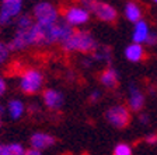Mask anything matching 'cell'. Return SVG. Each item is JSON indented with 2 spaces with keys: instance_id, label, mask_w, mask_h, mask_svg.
<instances>
[{
  "instance_id": "cell-1",
  "label": "cell",
  "mask_w": 157,
  "mask_h": 155,
  "mask_svg": "<svg viewBox=\"0 0 157 155\" xmlns=\"http://www.w3.org/2000/svg\"><path fill=\"white\" fill-rule=\"evenodd\" d=\"M60 45L65 52H80V53H93L100 46L94 35L86 29H75L69 39H66Z\"/></svg>"
},
{
  "instance_id": "cell-2",
  "label": "cell",
  "mask_w": 157,
  "mask_h": 155,
  "mask_svg": "<svg viewBox=\"0 0 157 155\" xmlns=\"http://www.w3.org/2000/svg\"><path fill=\"white\" fill-rule=\"evenodd\" d=\"M83 9H86L90 14L98 18L102 23H114L118 18V11L114 6L100 2V0H78Z\"/></svg>"
},
{
  "instance_id": "cell-3",
  "label": "cell",
  "mask_w": 157,
  "mask_h": 155,
  "mask_svg": "<svg viewBox=\"0 0 157 155\" xmlns=\"http://www.w3.org/2000/svg\"><path fill=\"white\" fill-rule=\"evenodd\" d=\"M105 120L115 129H124L131 122V113L125 105H114L109 106L105 112Z\"/></svg>"
},
{
  "instance_id": "cell-4",
  "label": "cell",
  "mask_w": 157,
  "mask_h": 155,
  "mask_svg": "<svg viewBox=\"0 0 157 155\" xmlns=\"http://www.w3.org/2000/svg\"><path fill=\"white\" fill-rule=\"evenodd\" d=\"M34 18L39 24H55L59 20V13L53 4L48 2H39L34 7Z\"/></svg>"
},
{
  "instance_id": "cell-5",
  "label": "cell",
  "mask_w": 157,
  "mask_h": 155,
  "mask_svg": "<svg viewBox=\"0 0 157 155\" xmlns=\"http://www.w3.org/2000/svg\"><path fill=\"white\" fill-rule=\"evenodd\" d=\"M44 84V77L38 70L29 68L21 77L20 81V88L24 94H36Z\"/></svg>"
},
{
  "instance_id": "cell-6",
  "label": "cell",
  "mask_w": 157,
  "mask_h": 155,
  "mask_svg": "<svg viewBox=\"0 0 157 155\" xmlns=\"http://www.w3.org/2000/svg\"><path fill=\"white\" fill-rule=\"evenodd\" d=\"M69 25L75 27H80L88 23L90 20V13L86 9H83L82 6H72L67 7L65 11V18H63Z\"/></svg>"
},
{
  "instance_id": "cell-7",
  "label": "cell",
  "mask_w": 157,
  "mask_h": 155,
  "mask_svg": "<svg viewBox=\"0 0 157 155\" xmlns=\"http://www.w3.org/2000/svg\"><path fill=\"white\" fill-rule=\"evenodd\" d=\"M23 0H2L0 7V24L6 25L10 23V20L17 17L21 11Z\"/></svg>"
},
{
  "instance_id": "cell-8",
  "label": "cell",
  "mask_w": 157,
  "mask_h": 155,
  "mask_svg": "<svg viewBox=\"0 0 157 155\" xmlns=\"http://www.w3.org/2000/svg\"><path fill=\"white\" fill-rule=\"evenodd\" d=\"M128 105L131 108V110L139 112L143 109L144 106V95L139 87L135 84H129V90H128Z\"/></svg>"
},
{
  "instance_id": "cell-9",
  "label": "cell",
  "mask_w": 157,
  "mask_h": 155,
  "mask_svg": "<svg viewBox=\"0 0 157 155\" xmlns=\"http://www.w3.org/2000/svg\"><path fill=\"white\" fill-rule=\"evenodd\" d=\"M29 142H31V147L38 151H42L45 148H49V147H52L53 144L56 142V138L48 133H35L31 136L29 138Z\"/></svg>"
},
{
  "instance_id": "cell-10",
  "label": "cell",
  "mask_w": 157,
  "mask_h": 155,
  "mask_svg": "<svg viewBox=\"0 0 157 155\" xmlns=\"http://www.w3.org/2000/svg\"><path fill=\"white\" fill-rule=\"evenodd\" d=\"M44 102L45 105L49 108V109H59V108L63 105V95L62 92H59L56 90H52V88H48V90L44 91Z\"/></svg>"
},
{
  "instance_id": "cell-11",
  "label": "cell",
  "mask_w": 157,
  "mask_h": 155,
  "mask_svg": "<svg viewBox=\"0 0 157 155\" xmlns=\"http://www.w3.org/2000/svg\"><path fill=\"white\" fill-rule=\"evenodd\" d=\"M150 34V28H149V24L143 20L135 23V27H133V31H132V41L133 43H146L147 41V36Z\"/></svg>"
},
{
  "instance_id": "cell-12",
  "label": "cell",
  "mask_w": 157,
  "mask_h": 155,
  "mask_svg": "<svg viewBox=\"0 0 157 155\" xmlns=\"http://www.w3.org/2000/svg\"><path fill=\"white\" fill-rule=\"evenodd\" d=\"M124 53H125V57L129 61H132V63H139V61H142L144 59V56H146L143 46L139 45V43H133V42L125 48Z\"/></svg>"
},
{
  "instance_id": "cell-13",
  "label": "cell",
  "mask_w": 157,
  "mask_h": 155,
  "mask_svg": "<svg viewBox=\"0 0 157 155\" xmlns=\"http://www.w3.org/2000/svg\"><path fill=\"white\" fill-rule=\"evenodd\" d=\"M118 80H119V74L114 67H107L101 74H100V83L104 85L105 88H115L118 85Z\"/></svg>"
},
{
  "instance_id": "cell-14",
  "label": "cell",
  "mask_w": 157,
  "mask_h": 155,
  "mask_svg": "<svg viewBox=\"0 0 157 155\" xmlns=\"http://www.w3.org/2000/svg\"><path fill=\"white\" fill-rule=\"evenodd\" d=\"M124 14L128 21H131V23L135 24L142 20V7L137 3H135V2H128V3L125 4Z\"/></svg>"
},
{
  "instance_id": "cell-15",
  "label": "cell",
  "mask_w": 157,
  "mask_h": 155,
  "mask_svg": "<svg viewBox=\"0 0 157 155\" xmlns=\"http://www.w3.org/2000/svg\"><path fill=\"white\" fill-rule=\"evenodd\" d=\"M93 61H104L107 65H111V49L108 46H98L97 50H94L90 56Z\"/></svg>"
},
{
  "instance_id": "cell-16",
  "label": "cell",
  "mask_w": 157,
  "mask_h": 155,
  "mask_svg": "<svg viewBox=\"0 0 157 155\" xmlns=\"http://www.w3.org/2000/svg\"><path fill=\"white\" fill-rule=\"evenodd\" d=\"M58 28H59V43H63L69 36L73 34L75 28L72 25H69L65 20H58Z\"/></svg>"
},
{
  "instance_id": "cell-17",
  "label": "cell",
  "mask_w": 157,
  "mask_h": 155,
  "mask_svg": "<svg viewBox=\"0 0 157 155\" xmlns=\"http://www.w3.org/2000/svg\"><path fill=\"white\" fill-rule=\"evenodd\" d=\"M9 113L13 119H18L24 113V103L18 99H13L9 103Z\"/></svg>"
},
{
  "instance_id": "cell-18",
  "label": "cell",
  "mask_w": 157,
  "mask_h": 155,
  "mask_svg": "<svg viewBox=\"0 0 157 155\" xmlns=\"http://www.w3.org/2000/svg\"><path fill=\"white\" fill-rule=\"evenodd\" d=\"M25 149L20 144H10V146L2 147V155H24Z\"/></svg>"
},
{
  "instance_id": "cell-19",
  "label": "cell",
  "mask_w": 157,
  "mask_h": 155,
  "mask_svg": "<svg viewBox=\"0 0 157 155\" xmlns=\"http://www.w3.org/2000/svg\"><path fill=\"white\" fill-rule=\"evenodd\" d=\"M132 147L126 142H118L115 146L114 151H112V155H132Z\"/></svg>"
},
{
  "instance_id": "cell-20",
  "label": "cell",
  "mask_w": 157,
  "mask_h": 155,
  "mask_svg": "<svg viewBox=\"0 0 157 155\" xmlns=\"http://www.w3.org/2000/svg\"><path fill=\"white\" fill-rule=\"evenodd\" d=\"M35 23L33 20V17H29V16H21L18 18V21H17V29H27L29 28V27L33 25V24Z\"/></svg>"
},
{
  "instance_id": "cell-21",
  "label": "cell",
  "mask_w": 157,
  "mask_h": 155,
  "mask_svg": "<svg viewBox=\"0 0 157 155\" xmlns=\"http://www.w3.org/2000/svg\"><path fill=\"white\" fill-rule=\"evenodd\" d=\"M9 53H10V50H9V48H7V45L0 42V65L6 61V59L9 57Z\"/></svg>"
},
{
  "instance_id": "cell-22",
  "label": "cell",
  "mask_w": 157,
  "mask_h": 155,
  "mask_svg": "<svg viewBox=\"0 0 157 155\" xmlns=\"http://www.w3.org/2000/svg\"><path fill=\"white\" fill-rule=\"evenodd\" d=\"M88 99H90V102H93V103L98 102V101L101 99V91H98V90L91 91V94L88 95Z\"/></svg>"
},
{
  "instance_id": "cell-23",
  "label": "cell",
  "mask_w": 157,
  "mask_h": 155,
  "mask_svg": "<svg viewBox=\"0 0 157 155\" xmlns=\"http://www.w3.org/2000/svg\"><path fill=\"white\" fill-rule=\"evenodd\" d=\"M146 43H147L149 46L157 45V32H151V31H150V34H149V36H147Z\"/></svg>"
},
{
  "instance_id": "cell-24",
  "label": "cell",
  "mask_w": 157,
  "mask_h": 155,
  "mask_svg": "<svg viewBox=\"0 0 157 155\" xmlns=\"http://www.w3.org/2000/svg\"><path fill=\"white\" fill-rule=\"evenodd\" d=\"M144 140H146L147 144H151V146L157 144V134H150V136H147Z\"/></svg>"
},
{
  "instance_id": "cell-25",
  "label": "cell",
  "mask_w": 157,
  "mask_h": 155,
  "mask_svg": "<svg viewBox=\"0 0 157 155\" xmlns=\"http://www.w3.org/2000/svg\"><path fill=\"white\" fill-rule=\"evenodd\" d=\"M149 120H150V117H149L147 113H140V115H139V122H140L142 124H147Z\"/></svg>"
},
{
  "instance_id": "cell-26",
  "label": "cell",
  "mask_w": 157,
  "mask_h": 155,
  "mask_svg": "<svg viewBox=\"0 0 157 155\" xmlns=\"http://www.w3.org/2000/svg\"><path fill=\"white\" fill-rule=\"evenodd\" d=\"M24 155H42V152L38 151V149H35V148H31V149H27Z\"/></svg>"
},
{
  "instance_id": "cell-27",
  "label": "cell",
  "mask_w": 157,
  "mask_h": 155,
  "mask_svg": "<svg viewBox=\"0 0 157 155\" xmlns=\"http://www.w3.org/2000/svg\"><path fill=\"white\" fill-rule=\"evenodd\" d=\"M6 92V83H4V80L2 77H0V97Z\"/></svg>"
},
{
  "instance_id": "cell-28",
  "label": "cell",
  "mask_w": 157,
  "mask_h": 155,
  "mask_svg": "<svg viewBox=\"0 0 157 155\" xmlns=\"http://www.w3.org/2000/svg\"><path fill=\"white\" fill-rule=\"evenodd\" d=\"M3 113H4V108H3V106H0V116H2Z\"/></svg>"
},
{
  "instance_id": "cell-29",
  "label": "cell",
  "mask_w": 157,
  "mask_h": 155,
  "mask_svg": "<svg viewBox=\"0 0 157 155\" xmlns=\"http://www.w3.org/2000/svg\"><path fill=\"white\" fill-rule=\"evenodd\" d=\"M0 127H2V119H0Z\"/></svg>"
},
{
  "instance_id": "cell-30",
  "label": "cell",
  "mask_w": 157,
  "mask_h": 155,
  "mask_svg": "<svg viewBox=\"0 0 157 155\" xmlns=\"http://www.w3.org/2000/svg\"><path fill=\"white\" fill-rule=\"evenodd\" d=\"M153 2H154V3H156V4H157V0H153Z\"/></svg>"
},
{
  "instance_id": "cell-31",
  "label": "cell",
  "mask_w": 157,
  "mask_h": 155,
  "mask_svg": "<svg viewBox=\"0 0 157 155\" xmlns=\"http://www.w3.org/2000/svg\"><path fill=\"white\" fill-rule=\"evenodd\" d=\"M0 151H2V147H0Z\"/></svg>"
},
{
  "instance_id": "cell-32",
  "label": "cell",
  "mask_w": 157,
  "mask_h": 155,
  "mask_svg": "<svg viewBox=\"0 0 157 155\" xmlns=\"http://www.w3.org/2000/svg\"><path fill=\"white\" fill-rule=\"evenodd\" d=\"M0 155H2V151H0Z\"/></svg>"
}]
</instances>
